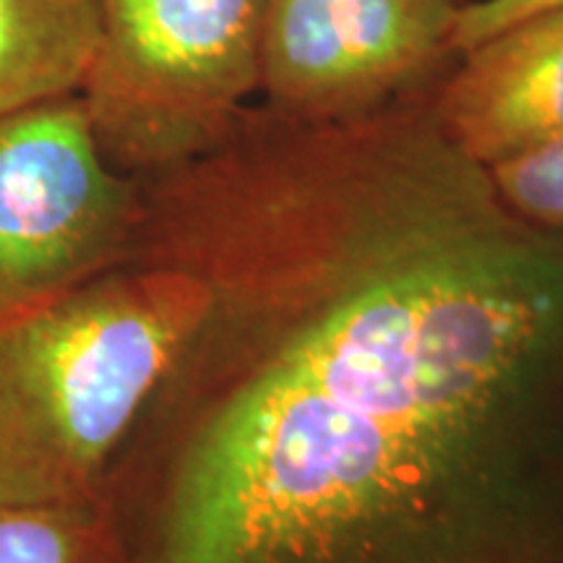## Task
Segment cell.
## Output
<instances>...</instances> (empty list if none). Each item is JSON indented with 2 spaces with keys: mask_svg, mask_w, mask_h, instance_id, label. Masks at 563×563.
Listing matches in <instances>:
<instances>
[{
  "mask_svg": "<svg viewBox=\"0 0 563 563\" xmlns=\"http://www.w3.org/2000/svg\"><path fill=\"white\" fill-rule=\"evenodd\" d=\"M0 563H136L110 488L55 504H0Z\"/></svg>",
  "mask_w": 563,
  "mask_h": 563,
  "instance_id": "cell-8",
  "label": "cell"
},
{
  "mask_svg": "<svg viewBox=\"0 0 563 563\" xmlns=\"http://www.w3.org/2000/svg\"><path fill=\"white\" fill-rule=\"evenodd\" d=\"M209 308L207 287L129 262L0 327V504L100 496Z\"/></svg>",
  "mask_w": 563,
  "mask_h": 563,
  "instance_id": "cell-2",
  "label": "cell"
},
{
  "mask_svg": "<svg viewBox=\"0 0 563 563\" xmlns=\"http://www.w3.org/2000/svg\"><path fill=\"white\" fill-rule=\"evenodd\" d=\"M266 0H100L84 81L91 129L133 178L222 139L258 91Z\"/></svg>",
  "mask_w": 563,
  "mask_h": 563,
  "instance_id": "cell-3",
  "label": "cell"
},
{
  "mask_svg": "<svg viewBox=\"0 0 563 563\" xmlns=\"http://www.w3.org/2000/svg\"><path fill=\"white\" fill-rule=\"evenodd\" d=\"M467 0H266L258 95L295 121H355L433 97Z\"/></svg>",
  "mask_w": 563,
  "mask_h": 563,
  "instance_id": "cell-5",
  "label": "cell"
},
{
  "mask_svg": "<svg viewBox=\"0 0 563 563\" xmlns=\"http://www.w3.org/2000/svg\"><path fill=\"white\" fill-rule=\"evenodd\" d=\"M139 211L81 95L0 112V327L129 264Z\"/></svg>",
  "mask_w": 563,
  "mask_h": 563,
  "instance_id": "cell-4",
  "label": "cell"
},
{
  "mask_svg": "<svg viewBox=\"0 0 563 563\" xmlns=\"http://www.w3.org/2000/svg\"><path fill=\"white\" fill-rule=\"evenodd\" d=\"M563 3V0H467L456 19L454 47L456 53L470 51V47L496 34L514 21L530 16L534 11H543L548 5Z\"/></svg>",
  "mask_w": 563,
  "mask_h": 563,
  "instance_id": "cell-10",
  "label": "cell"
},
{
  "mask_svg": "<svg viewBox=\"0 0 563 563\" xmlns=\"http://www.w3.org/2000/svg\"><path fill=\"white\" fill-rule=\"evenodd\" d=\"M100 37V0H0V112L81 95Z\"/></svg>",
  "mask_w": 563,
  "mask_h": 563,
  "instance_id": "cell-7",
  "label": "cell"
},
{
  "mask_svg": "<svg viewBox=\"0 0 563 563\" xmlns=\"http://www.w3.org/2000/svg\"><path fill=\"white\" fill-rule=\"evenodd\" d=\"M498 199L525 222L563 232V139L488 170Z\"/></svg>",
  "mask_w": 563,
  "mask_h": 563,
  "instance_id": "cell-9",
  "label": "cell"
},
{
  "mask_svg": "<svg viewBox=\"0 0 563 563\" xmlns=\"http://www.w3.org/2000/svg\"><path fill=\"white\" fill-rule=\"evenodd\" d=\"M397 167L295 141L178 222L165 262L209 308L141 418L159 464L136 563H332L439 481L538 350L551 298L483 167L394 258L435 173L361 274Z\"/></svg>",
  "mask_w": 563,
  "mask_h": 563,
  "instance_id": "cell-1",
  "label": "cell"
},
{
  "mask_svg": "<svg viewBox=\"0 0 563 563\" xmlns=\"http://www.w3.org/2000/svg\"><path fill=\"white\" fill-rule=\"evenodd\" d=\"M431 108L456 150L485 170L561 141L563 3L460 53Z\"/></svg>",
  "mask_w": 563,
  "mask_h": 563,
  "instance_id": "cell-6",
  "label": "cell"
}]
</instances>
